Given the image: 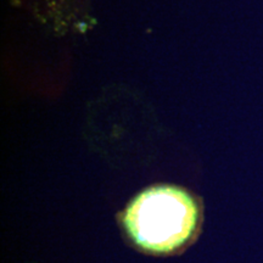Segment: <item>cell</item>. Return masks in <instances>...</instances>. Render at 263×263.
<instances>
[{"instance_id": "6da1fadb", "label": "cell", "mask_w": 263, "mask_h": 263, "mask_svg": "<svg viewBox=\"0 0 263 263\" xmlns=\"http://www.w3.org/2000/svg\"><path fill=\"white\" fill-rule=\"evenodd\" d=\"M201 221L196 197L173 185H156L138 194L121 219L132 244L153 255L182 251L199 234Z\"/></svg>"}]
</instances>
